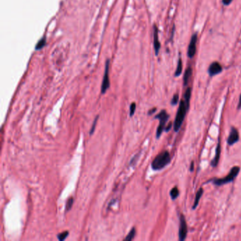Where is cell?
Instances as JSON below:
<instances>
[{"label":"cell","mask_w":241,"mask_h":241,"mask_svg":"<svg viewBox=\"0 0 241 241\" xmlns=\"http://www.w3.org/2000/svg\"><path fill=\"white\" fill-rule=\"evenodd\" d=\"M193 169H194V163H193V162H192L191 166H190V170H191V171H192V170H193Z\"/></svg>","instance_id":"4316f807"},{"label":"cell","mask_w":241,"mask_h":241,"mask_svg":"<svg viewBox=\"0 0 241 241\" xmlns=\"http://www.w3.org/2000/svg\"><path fill=\"white\" fill-rule=\"evenodd\" d=\"M130 113H129V115H130V116H132L134 114V112H135V110H136V104L134 103H132L131 105H130Z\"/></svg>","instance_id":"603a6c76"},{"label":"cell","mask_w":241,"mask_h":241,"mask_svg":"<svg viewBox=\"0 0 241 241\" xmlns=\"http://www.w3.org/2000/svg\"><path fill=\"white\" fill-rule=\"evenodd\" d=\"M202 194H203V189L202 188H200L199 190L197 191V194H196L195 199H194V204H193V206H192V208H193V209H195V208H197V205H198V204H199V199H201Z\"/></svg>","instance_id":"5bb4252c"},{"label":"cell","mask_w":241,"mask_h":241,"mask_svg":"<svg viewBox=\"0 0 241 241\" xmlns=\"http://www.w3.org/2000/svg\"><path fill=\"white\" fill-rule=\"evenodd\" d=\"M187 111L188 110H187L185 101H181L180 102L179 108H178V110L177 115H176L174 124H173V128H174L175 132H178L180 130V128L181 126H182L184 119H185V116Z\"/></svg>","instance_id":"7a4b0ae2"},{"label":"cell","mask_w":241,"mask_h":241,"mask_svg":"<svg viewBox=\"0 0 241 241\" xmlns=\"http://www.w3.org/2000/svg\"><path fill=\"white\" fill-rule=\"evenodd\" d=\"M220 154H221V145H220V141H218V143L216 149L215 157L212 161V166L213 167H216L218 165L219 158H220Z\"/></svg>","instance_id":"8fae6325"},{"label":"cell","mask_w":241,"mask_h":241,"mask_svg":"<svg viewBox=\"0 0 241 241\" xmlns=\"http://www.w3.org/2000/svg\"><path fill=\"white\" fill-rule=\"evenodd\" d=\"M188 233V227L187 223L183 215H180V227H179V240L180 241H183L185 240Z\"/></svg>","instance_id":"8992f818"},{"label":"cell","mask_w":241,"mask_h":241,"mask_svg":"<svg viewBox=\"0 0 241 241\" xmlns=\"http://www.w3.org/2000/svg\"><path fill=\"white\" fill-rule=\"evenodd\" d=\"M241 108V94L240 96V99H239V103H238V109H240Z\"/></svg>","instance_id":"484cf974"},{"label":"cell","mask_w":241,"mask_h":241,"mask_svg":"<svg viewBox=\"0 0 241 241\" xmlns=\"http://www.w3.org/2000/svg\"><path fill=\"white\" fill-rule=\"evenodd\" d=\"M171 127H172V123H170L168 124V126L165 129V130H166V132H168L170 129V128H171Z\"/></svg>","instance_id":"d4e9b609"},{"label":"cell","mask_w":241,"mask_h":241,"mask_svg":"<svg viewBox=\"0 0 241 241\" xmlns=\"http://www.w3.org/2000/svg\"><path fill=\"white\" fill-rule=\"evenodd\" d=\"M182 69H183V63H182V59H179L178 62V67L177 69H176V71L175 73V77H178L180 76L181 72H182Z\"/></svg>","instance_id":"e0dca14e"},{"label":"cell","mask_w":241,"mask_h":241,"mask_svg":"<svg viewBox=\"0 0 241 241\" xmlns=\"http://www.w3.org/2000/svg\"><path fill=\"white\" fill-rule=\"evenodd\" d=\"M239 140V133H238V130L234 127H232L230 132L229 137L228 138V145L231 146L234 144L235 143H236Z\"/></svg>","instance_id":"9c48e42d"},{"label":"cell","mask_w":241,"mask_h":241,"mask_svg":"<svg viewBox=\"0 0 241 241\" xmlns=\"http://www.w3.org/2000/svg\"><path fill=\"white\" fill-rule=\"evenodd\" d=\"M170 197H171V199L173 200L176 199L178 198V195H179V191H178V189L176 188V187L173 188L171 190H170Z\"/></svg>","instance_id":"2e32d148"},{"label":"cell","mask_w":241,"mask_h":241,"mask_svg":"<svg viewBox=\"0 0 241 241\" xmlns=\"http://www.w3.org/2000/svg\"><path fill=\"white\" fill-rule=\"evenodd\" d=\"M46 45V38L43 37V38L40 39L36 45V50H40L43 49V48Z\"/></svg>","instance_id":"9a60e30c"},{"label":"cell","mask_w":241,"mask_h":241,"mask_svg":"<svg viewBox=\"0 0 241 241\" xmlns=\"http://www.w3.org/2000/svg\"><path fill=\"white\" fill-rule=\"evenodd\" d=\"M197 41V35L194 33L192 35L191 38L190 43H189L188 50V56L189 58H192L195 55L196 53V45Z\"/></svg>","instance_id":"52a82bcc"},{"label":"cell","mask_w":241,"mask_h":241,"mask_svg":"<svg viewBox=\"0 0 241 241\" xmlns=\"http://www.w3.org/2000/svg\"><path fill=\"white\" fill-rule=\"evenodd\" d=\"M240 170V168L238 166L233 167L228 175L226 176V177L223 178H221V179L213 180V184L216 185L220 186V185H225V184L232 182V181H233L235 178H236V176L238 175V173H239Z\"/></svg>","instance_id":"3957f363"},{"label":"cell","mask_w":241,"mask_h":241,"mask_svg":"<svg viewBox=\"0 0 241 241\" xmlns=\"http://www.w3.org/2000/svg\"><path fill=\"white\" fill-rule=\"evenodd\" d=\"M98 116H96V118H95V120L93 123V124H92V126H91V130H90V135L93 134V133L94 132L95 129H96V126L97 124V121H98Z\"/></svg>","instance_id":"44dd1931"},{"label":"cell","mask_w":241,"mask_h":241,"mask_svg":"<svg viewBox=\"0 0 241 241\" xmlns=\"http://www.w3.org/2000/svg\"><path fill=\"white\" fill-rule=\"evenodd\" d=\"M135 233H136V231H135V228H133L131 230L130 232L129 233L128 235H127V237L124 238V240H127V241L132 240L135 236Z\"/></svg>","instance_id":"ac0fdd59"},{"label":"cell","mask_w":241,"mask_h":241,"mask_svg":"<svg viewBox=\"0 0 241 241\" xmlns=\"http://www.w3.org/2000/svg\"><path fill=\"white\" fill-rule=\"evenodd\" d=\"M73 202H74V199H73L72 197H70V198L67 200V204H66V211H69L71 209V208L73 205Z\"/></svg>","instance_id":"ffe728a7"},{"label":"cell","mask_w":241,"mask_h":241,"mask_svg":"<svg viewBox=\"0 0 241 241\" xmlns=\"http://www.w3.org/2000/svg\"><path fill=\"white\" fill-rule=\"evenodd\" d=\"M233 0H222V2H223V4L224 5H226V6H227V5H229L231 3Z\"/></svg>","instance_id":"cb8c5ba5"},{"label":"cell","mask_w":241,"mask_h":241,"mask_svg":"<svg viewBox=\"0 0 241 241\" xmlns=\"http://www.w3.org/2000/svg\"><path fill=\"white\" fill-rule=\"evenodd\" d=\"M170 156L168 151H164L160 153L151 163V168L155 170L164 168L170 162Z\"/></svg>","instance_id":"6da1fadb"},{"label":"cell","mask_w":241,"mask_h":241,"mask_svg":"<svg viewBox=\"0 0 241 241\" xmlns=\"http://www.w3.org/2000/svg\"><path fill=\"white\" fill-rule=\"evenodd\" d=\"M190 97H191V88H188L187 89L185 94H184V98H185V103L187 108V110H189V101H190Z\"/></svg>","instance_id":"7c38bea8"},{"label":"cell","mask_w":241,"mask_h":241,"mask_svg":"<svg viewBox=\"0 0 241 241\" xmlns=\"http://www.w3.org/2000/svg\"><path fill=\"white\" fill-rule=\"evenodd\" d=\"M192 74V70L189 67V68L187 69L185 72V74H184V77H183V81H184V85L187 86L189 81V78H190Z\"/></svg>","instance_id":"4fadbf2b"},{"label":"cell","mask_w":241,"mask_h":241,"mask_svg":"<svg viewBox=\"0 0 241 241\" xmlns=\"http://www.w3.org/2000/svg\"><path fill=\"white\" fill-rule=\"evenodd\" d=\"M155 118L158 119L159 120V125L157 128L156 130V138L158 139V138L161 136L162 132L165 129V125H166V122L168 121L169 118V115H168V113H166V110H162L161 113L156 115Z\"/></svg>","instance_id":"277c9868"},{"label":"cell","mask_w":241,"mask_h":241,"mask_svg":"<svg viewBox=\"0 0 241 241\" xmlns=\"http://www.w3.org/2000/svg\"><path fill=\"white\" fill-rule=\"evenodd\" d=\"M178 99H179V96H178V94H175L174 96H173V99H172V101H171V104L173 105H177L178 103Z\"/></svg>","instance_id":"7402d4cb"},{"label":"cell","mask_w":241,"mask_h":241,"mask_svg":"<svg viewBox=\"0 0 241 241\" xmlns=\"http://www.w3.org/2000/svg\"><path fill=\"white\" fill-rule=\"evenodd\" d=\"M153 48L155 50V54L158 55L160 48H161V43L158 40V31L156 26H153Z\"/></svg>","instance_id":"30bf717a"},{"label":"cell","mask_w":241,"mask_h":241,"mask_svg":"<svg viewBox=\"0 0 241 241\" xmlns=\"http://www.w3.org/2000/svg\"><path fill=\"white\" fill-rule=\"evenodd\" d=\"M156 108H154V109L153 110H150V112L149 113H148V115H151V113H154V112H155V111H154V110H156Z\"/></svg>","instance_id":"83f0119b"},{"label":"cell","mask_w":241,"mask_h":241,"mask_svg":"<svg viewBox=\"0 0 241 241\" xmlns=\"http://www.w3.org/2000/svg\"><path fill=\"white\" fill-rule=\"evenodd\" d=\"M222 69H222L221 64L217 62H214L210 64L208 69V72L211 77H213V76H215L221 73L222 72Z\"/></svg>","instance_id":"ba28073f"},{"label":"cell","mask_w":241,"mask_h":241,"mask_svg":"<svg viewBox=\"0 0 241 241\" xmlns=\"http://www.w3.org/2000/svg\"><path fill=\"white\" fill-rule=\"evenodd\" d=\"M69 235V232L68 231H64L61 233H59L58 235V238L59 240L60 241H63L66 239V238Z\"/></svg>","instance_id":"d6986e66"},{"label":"cell","mask_w":241,"mask_h":241,"mask_svg":"<svg viewBox=\"0 0 241 241\" xmlns=\"http://www.w3.org/2000/svg\"><path fill=\"white\" fill-rule=\"evenodd\" d=\"M109 69H110V60L108 59L105 62V72L103 78L101 85V93L104 94L110 87V77H109Z\"/></svg>","instance_id":"5b68a950"}]
</instances>
